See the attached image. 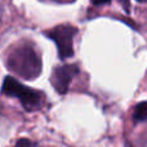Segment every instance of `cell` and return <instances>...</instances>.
Instances as JSON below:
<instances>
[{
	"instance_id": "cell-10",
	"label": "cell",
	"mask_w": 147,
	"mask_h": 147,
	"mask_svg": "<svg viewBox=\"0 0 147 147\" xmlns=\"http://www.w3.org/2000/svg\"><path fill=\"white\" fill-rule=\"evenodd\" d=\"M137 1H140V3H145V1H147V0H137Z\"/></svg>"
},
{
	"instance_id": "cell-3",
	"label": "cell",
	"mask_w": 147,
	"mask_h": 147,
	"mask_svg": "<svg viewBox=\"0 0 147 147\" xmlns=\"http://www.w3.org/2000/svg\"><path fill=\"white\" fill-rule=\"evenodd\" d=\"M78 34L76 27L71 25H59L47 31L45 36L56 43L61 59H66L74 56V36Z\"/></svg>"
},
{
	"instance_id": "cell-4",
	"label": "cell",
	"mask_w": 147,
	"mask_h": 147,
	"mask_svg": "<svg viewBox=\"0 0 147 147\" xmlns=\"http://www.w3.org/2000/svg\"><path fill=\"white\" fill-rule=\"evenodd\" d=\"M78 74V65H63L57 67L52 74V84L56 92H58L59 94H66L70 88V84Z\"/></svg>"
},
{
	"instance_id": "cell-1",
	"label": "cell",
	"mask_w": 147,
	"mask_h": 147,
	"mask_svg": "<svg viewBox=\"0 0 147 147\" xmlns=\"http://www.w3.org/2000/svg\"><path fill=\"white\" fill-rule=\"evenodd\" d=\"M7 67L26 80H34L41 72V58L31 44L23 43L9 53Z\"/></svg>"
},
{
	"instance_id": "cell-2",
	"label": "cell",
	"mask_w": 147,
	"mask_h": 147,
	"mask_svg": "<svg viewBox=\"0 0 147 147\" xmlns=\"http://www.w3.org/2000/svg\"><path fill=\"white\" fill-rule=\"evenodd\" d=\"M1 93L5 94V96L18 98L20 102L22 103L23 109L27 110V111L38 110L41 106V102H43V94L40 92L22 85L20 81H17L12 76H7L4 79L1 86Z\"/></svg>"
},
{
	"instance_id": "cell-9",
	"label": "cell",
	"mask_w": 147,
	"mask_h": 147,
	"mask_svg": "<svg viewBox=\"0 0 147 147\" xmlns=\"http://www.w3.org/2000/svg\"><path fill=\"white\" fill-rule=\"evenodd\" d=\"M53 1H58V3H67V1H74V0H53Z\"/></svg>"
},
{
	"instance_id": "cell-7",
	"label": "cell",
	"mask_w": 147,
	"mask_h": 147,
	"mask_svg": "<svg viewBox=\"0 0 147 147\" xmlns=\"http://www.w3.org/2000/svg\"><path fill=\"white\" fill-rule=\"evenodd\" d=\"M92 4L94 5H103V4H107V3H110L111 0H90Z\"/></svg>"
},
{
	"instance_id": "cell-5",
	"label": "cell",
	"mask_w": 147,
	"mask_h": 147,
	"mask_svg": "<svg viewBox=\"0 0 147 147\" xmlns=\"http://www.w3.org/2000/svg\"><path fill=\"white\" fill-rule=\"evenodd\" d=\"M133 120L136 123L146 121L147 120V102H141L136 106L133 111Z\"/></svg>"
},
{
	"instance_id": "cell-8",
	"label": "cell",
	"mask_w": 147,
	"mask_h": 147,
	"mask_svg": "<svg viewBox=\"0 0 147 147\" xmlns=\"http://www.w3.org/2000/svg\"><path fill=\"white\" fill-rule=\"evenodd\" d=\"M121 4L124 7V10L125 12H129V8H130V4H129V0H121Z\"/></svg>"
},
{
	"instance_id": "cell-6",
	"label": "cell",
	"mask_w": 147,
	"mask_h": 147,
	"mask_svg": "<svg viewBox=\"0 0 147 147\" xmlns=\"http://www.w3.org/2000/svg\"><path fill=\"white\" fill-rule=\"evenodd\" d=\"M16 147H36V146H35V143H34L32 141L27 140V138H21V140L17 141Z\"/></svg>"
}]
</instances>
